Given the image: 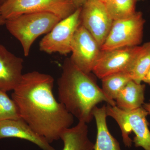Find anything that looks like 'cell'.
Returning <instances> with one entry per match:
<instances>
[{
    "label": "cell",
    "mask_w": 150,
    "mask_h": 150,
    "mask_svg": "<svg viewBox=\"0 0 150 150\" xmlns=\"http://www.w3.org/2000/svg\"><path fill=\"white\" fill-rule=\"evenodd\" d=\"M145 88V84L130 81L117 96L115 100L116 106L126 111L142 107L144 103Z\"/></svg>",
    "instance_id": "9a60e30c"
},
{
    "label": "cell",
    "mask_w": 150,
    "mask_h": 150,
    "mask_svg": "<svg viewBox=\"0 0 150 150\" xmlns=\"http://www.w3.org/2000/svg\"><path fill=\"white\" fill-rule=\"evenodd\" d=\"M107 116L112 117L121 129L123 141L127 147L134 142L136 147L150 150V131L146 117L149 113L143 107L126 111L109 104L106 106Z\"/></svg>",
    "instance_id": "277c9868"
},
{
    "label": "cell",
    "mask_w": 150,
    "mask_h": 150,
    "mask_svg": "<svg viewBox=\"0 0 150 150\" xmlns=\"http://www.w3.org/2000/svg\"><path fill=\"white\" fill-rule=\"evenodd\" d=\"M143 0H108L105 3L113 20L126 18L136 12L137 2Z\"/></svg>",
    "instance_id": "ac0fdd59"
},
{
    "label": "cell",
    "mask_w": 150,
    "mask_h": 150,
    "mask_svg": "<svg viewBox=\"0 0 150 150\" xmlns=\"http://www.w3.org/2000/svg\"><path fill=\"white\" fill-rule=\"evenodd\" d=\"M54 83L51 75L30 72L23 74L11 95L21 117L50 144L60 139L74 122V116L55 98Z\"/></svg>",
    "instance_id": "6da1fadb"
},
{
    "label": "cell",
    "mask_w": 150,
    "mask_h": 150,
    "mask_svg": "<svg viewBox=\"0 0 150 150\" xmlns=\"http://www.w3.org/2000/svg\"><path fill=\"white\" fill-rule=\"evenodd\" d=\"M150 68V41L140 46L133 67L129 72L132 80L141 83Z\"/></svg>",
    "instance_id": "e0dca14e"
},
{
    "label": "cell",
    "mask_w": 150,
    "mask_h": 150,
    "mask_svg": "<svg viewBox=\"0 0 150 150\" xmlns=\"http://www.w3.org/2000/svg\"><path fill=\"white\" fill-rule=\"evenodd\" d=\"M1 4H0V7H1ZM6 20L3 17L1 13V8H0V25H4L5 24Z\"/></svg>",
    "instance_id": "603a6c76"
},
{
    "label": "cell",
    "mask_w": 150,
    "mask_h": 150,
    "mask_svg": "<svg viewBox=\"0 0 150 150\" xmlns=\"http://www.w3.org/2000/svg\"><path fill=\"white\" fill-rule=\"evenodd\" d=\"M59 101L79 121L88 123L93 118L97 105L104 101L111 106L115 100L105 95L91 74H86L67 59L58 81Z\"/></svg>",
    "instance_id": "7a4b0ae2"
},
{
    "label": "cell",
    "mask_w": 150,
    "mask_h": 150,
    "mask_svg": "<svg viewBox=\"0 0 150 150\" xmlns=\"http://www.w3.org/2000/svg\"><path fill=\"white\" fill-rule=\"evenodd\" d=\"M142 107L147 111L149 115H150V100L149 102L144 103Z\"/></svg>",
    "instance_id": "7402d4cb"
},
{
    "label": "cell",
    "mask_w": 150,
    "mask_h": 150,
    "mask_svg": "<svg viewBox=\"0 0 150 150\" xmlns=\"http://www.w3.org/2000/svg\"><path fill=\"white\" fill-rule=\"evenodd\" d=\"M23 59L8 51L0 44V90L13 91L23 74Z\"/></svg>",
    "instance_id": "7c38bea8"
},
{
    "label": "cell",
    "mask_w": 150,
    "mask_h": 150,
    "mask_svg": "<svg viewBox=\"0 0 150 150\" xmlns=\"http://www.w3.org/2000/svg\"><path fill=\"white\" fill-rule=\"evenodd\" d=\"M93 115L95 119L97 130L94 150H121L119 142L108 130L106 122V105L95 107Z\"/></svg>",
    "instance_id": "5bb4252c"
},
{
    "label": "cell",
    "mask_w": 150,
    "mask_h": 150,
    "mask_svg": "<svg viewBox=\"0 0 150 150\" xmlns=\"http://www.w3.org/2000/svg\"><path fill=\"white\" fill-rule=\"evenodd\" d=\"M6 1V0H0V4H2L4 2Z\"/></svg>",
    "instance_id": "cb8c5ba5"
},
{
    "label": "cell",
    "mask_w": 150,
    "mask_h": 150,
    "mask_svg": "<svg viewBox=\"0 0 150 150\" xmlns=\"http://www.w3.org/2000/svg\"><path fill=\"white\" fill-rule=\"evenodd\" d=\"M101 47L81 24L76 30L72 42V63L83 72H92L101 52Z\"/></svg>",
    "instance_id": "ba28073f"
},
{
    "label": "cell",
    "mask_w": 150,
    "mask_h": 150,
    "mask_svg": "<svg viewBox=\"0 0 150 150\" xmlns=\"http://www.w3.org/2000/svg\"><path fill=\"white\" fill-rule=\"evenodd\" d=\"M88 134L87 123L81 121L65 129L60 137L64 143L62 150H94L95 144L89 139Z\"/></svg>",
    "instance_id": "4fadbf2b"
},
{
    "label": "cell",
    "mask_w": 150,
    "mask_h": 150,
    "mask_svg": "<svg viewBox=\"0 0 150 150\" xmlns=\"http://www.w3.org/2000/svg\"><path fill=\"white\" fill-rule=\"evenodd\" d=\"M140 46L101 51L92 73L99 79L121 72H129L133 67Z\"/></svg>",
    "instance_id": "30bf717a"
},
{
    "label": "cell",
    "mask_w": 150,
    "mask_h": 150,
    "mask_svg": "<svg viewBox=\"0 0 150 150\" xmlns=\"http://www.w3.org/2000/svg\"><path fill=\"white\" fill-rule=\"evenodd\" d=\"M17 106L7 92L0 90V121L21 118Z\"/></svg>",
    "instance_id": "d6986e66"
},
{
    "label": "cell",
    "mask_w": 150,
    "mask_h": 150,
    "mask_svg": "<svg viewBox=\"0 0 150 150\" xmlns=\"http://www.w3.org/2000/svg\"><path fill=\"white\" fill-rule=\"evenodd\" d=\"M81 24L93 36L100 47L104 43L113 19L104 3L100 0H90L81 8Z\"/></svg>",
    "instance_id": "9c48e42d"
},
{
    "label": "cell",
    "mask_w": 150,
    "mask_h": 150,
    "mask_svg": "<svg viewBox=\"0 0 150 150\" xmlns=\"http://www.w3.org/2000/svg\"><path fill=\"white\" fill-rule=\"evenodd\" d=\"M145 23L140 11L126 18L113 20L101 51L139 46L143 40Z\"/></svg>",
    "instance_id": "5b68a950"
},
{
    "label": "cell",
    "mask_w": 150,
    "mask_h": 150,
    "mask_svg": "<svg viewBox=\"0 0 150 150\" xmlns=\"http://www.w3.org/2000/svg\"><path fill=\"white\" fill-rule=\"evenodd\" d=\"M142 81L145 83L149 84L150 85V68L144 77L143 78Z\"/></svg>",
    "instance_id": "44dd1931"
},
{
    "label": "cell",
    "mask_w": 150,
    "mask_h": 150,
    "mask_svg": "<svg viewBox=\"0 0 150 150\" xmlns=\"http://www.w3.org/2000/svg\"><path fill=\"white\" fill-rule=\"evenodd\" d=\"M6 138L26 140L42 150H56L45 138L38 134L21 118L0 121V140Z\"/></svg>",
    "instance_id": "8fae6325"
},
{
    "label": "cell",
    "mask_w": 150,
    "mask_h": 150,
    "mask_svg": "<svg viewBox=\"0 0 150 150\" xmlns=\"http://www.w3.org/2000/svg\"><path fill=\"white\" fill-rule=\"evenodd\" d=\"M0 8L6 20L24 14L42 12L54 14L62 20L77 9L71 0H6Z\"/></svg>",
    "instance_id": "8992f818"
},
{
    "label": "cell",
    "mask_w": 150,
    "mask_h": 150,
    "mask_svg": "<svg viewBox=\"0 0 150 150\" xmlns=\"http://www.w3.org/2000/svg\"><path fill=\"white\" fill-rule=\"evenodd\" d=\"M88 1H90V0H88Z\"/></svg>",
    "instance_id": "484cf974"
},
{
    "label": "cell",
    "mask_w": 150,
    "mask_h": 150,
    "mask_svg": "<svg viewBox=\"0 0 150 150\" xmlns=\"http://www.w3.org/2000/svg\"><path fill=\"white\" fill-rule=\"evenodd\" d=\"M103 91L110 99L115 100L119 93L132 80L128 72H121L108 75L101 79Z\"/></svg>",
    "instance_id": "2e32d148"
},
{
    "label": "cell",
    "mask_w": 150,
    "mask_h": 150,
    "mask_svg": "<svg viewBox=\"0 0 150 150\" xmlns=\"http://www.w3.org/2000/svg\"><path fill=\"white\" fill-rule=\"evenodd\" d=\"M77 8H81L88 0H71Z\"/></svg>",
    "instance_id": "ffe728a7"
},
{
    "label": "cell",
    "mask_w": 150,
    "mask_h": 150,
    "mask_svg": "<svg viewBox=\"0 0 150 150\" xmlns=\"http://www.w3.org/2000/svg\"><path fill=\"white\" fill-rule=\"evenodd\" d=\"M100 1H101L105 3V2L107 1L108 0H100Z\"/></svg>",
    "instance_id": "d4e9b609"
},
{
    "label": "cell",
    "mask_w": 150,
    "mask_h": 150,
    "mask_svg": "<svg viewBox=\"0 0 150 150\" xmlns=\"http://www.w3.org/2000/svg\"><path fill=\"white\" fill-rule=\"evenodd\" d=\"M62 20L54 14L33 13L6 20L5 25L9 32L21 43L23 54L27 56L38 38L50 32Z\"/></svg>",
    "instance_id": "3957f363"
},
{
    "label": "cell",
    "mask_w": 150,
    "mask_h": 150,
    "mask_svg": "<svg viewBox=\"0 0 150 150\" xmlns=\"http://www.w3.org/2000/svg\"><path fill=\"white\" fill-rule=\"evenodd\" d=\"M81 10L77 9L69 16L60 21L46 34L39 43L40 51L63 55L71 53L73 38L81 24Z\"/></svg>",
    "instance_id": "52a82bcc"
}]
</instances>
